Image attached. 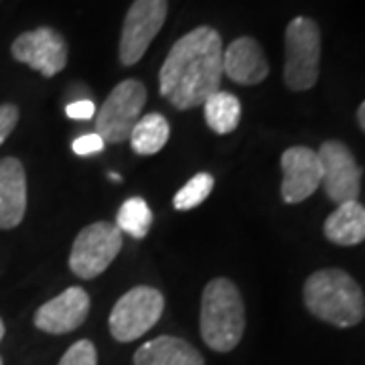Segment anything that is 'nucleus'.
<instances>
[{
  "instance_id": "1",
  "label": "nucleus",
  "mask_w": 365,
  "mask_h": 365,
  "mask_svg": "<svg viewBox=\"0 0 365 365\" xmlns=\"http://www.w3.org/2000/svg\"><path fill=\"white\" fill-rule=\"evenodd\" d=\"M223 76V43L211 26H197L173 45L160 67V96L177 110L205 104L220 91Z\"/></svg>"
},
{
  "instance_id": "22",
  "label": "nucleus",
  "mask_w": 365,
  "mask_h": 365,
  "mask_svg": "<svg viewBox=\"0 0 365 365\" xmlns=\"http://www.w3.org/2000/svg\"><path fill=\"white\" fill-rule=\"evenodd\" d=\"M104 140H102V136H98L96 132L93 134H83V136H79L73 140L71 144V148H73V153L79 155V157H91V155H98V153H102L104 150Z\"/></svg>"
},
{
  "instance_id": "2",
  "label": "nucleus",
  "mask_w": 365,
  "mask_h": 365,
  "mask_svg": "<svg viewBox=\"0 0 365 365\" xmlns=\"http://www.w3.org/2000/svg\"><path fill=\"white\" fill-rule=\"evenodd\" d=\"M302 297L307 309L329 325L349 329L364 321V290L339 268H325L311 274L304 282Z\"/></svg>"
},
{
  "instance_id": "9",
  "label": "nucleus",
  "mask_w": 365,
  "mask_h": 365,
  "mask_svg": "<svg viewBox=\"0 0 365 365\" xmlns=\"http://www.w3.org/2000/svg\"><path fill=\"white\" fill-rule=\"evenodd\" d=\"M321 163V185L333 203L357 201L361 191V167L353 153L339 140H327L317 150Z\"/></svg>"
},
{
  "instance_id": "8",
  "label": "nucleus",
  "mask_w": 365,
  "mask_h": 365,
  "mask_svg": "<svg viewBox=\"0 0 365 365\" xmlns=\"http://www.w3.org/2000/svg\"><path fill=\"white\" fill-rule=\"evenodd\" d=\"M169 13L167 0H134L124 19L120 37V61L122 66H136L148 49V45L163 29Z\"/></svg>"
},
{
  "instance_id": "21",
  "label": "nucleus",
  "mask_w": 365,
  "mask_h": 365,
  "mask_svg": "<svg viewBox=\"0 0 365 365\" xmlns=\"http://www.w3.org/2000/svg\"><path fill=\"white\" fill-rule=\"evenodd\" d=\"M59 365H98V351L96 345L88 339L73 343L61 357Z\"/></svg>"
},
{
  "instance_id": "17",
  "label": "nucleus",
  "mask_w": 365,
  "mask_h": 365,
  "mask_svg": "<svg viewBox=\"0 0 365 365\" xmlns=\"http://www.w3.org/2000/svg\"><path fill=\"white\" fill-rule=\"evenodd\" d=\"M170 128L167 118L163 114H146L140 116V120L136 122V126L132 128L130 134V144L134 148L136 155H143V157H150V155H157L158 150L169 143Z\"/></svg>"
},
{
  "instance_id": "4",
  "label": "nucleus",
  "mask_w": 365,
  "mask_h": 365,
  "mask_svg": "<svg viewBox=\"0 0 365 365\" xmlns=\"http://www.w3.org/2000/svg\"><path fill=\"white\" fill-rule=\"evenodd\" d=\"M287 61H284V83L288 90L307 91L319 79L321 63V31L309 16L292 19L284 33Z\"/></svg>"
},
{
  "instance_id": "18",
  "label": "nucleus",
  "mask_w": 365,
  "mask_h": 365,
  "mask_svg": "<svg viewBox=\"0 0 365 365\" xmlns=\"http://www.w3.org/2000/svg\"><path fill=\"white\" fill-rule=\"evenodd\" d=\"M205 110V122L215 134H227L234 132L242 118V106L240 100L230 91H215L209 96L203 104Z\"/></svg>"
},
{
  "instance_id": "25",
  "label": "nucleus",
  "mask_w": 365,
  "mask_h": 365,
  "mask_svg": "<svg viewBox=\"0 0 365 365\" xmlns=\"http://www.w3.org/2000/svg\"><path fill=\"white\" fill-rule=\"evenodd\" d=\"M357 122H359L361 130L365 132V102L359 106V110H357Z\"/></svg>"
},
{
  "instance_id": "11",
  "label": "nucleus",
  "mask_w": 365,
  "mask_h": 365,
  "mask_svg": "<svg viewBox=\"0 0 365 365\" xmlns=\"http://www.w3.org/2000/svg\"><path fill=\"white\" fill-rule=\"evenodd\" d=\"M282 165V187L280 193L284 203H300L304 199L313 195L314 191L321 187V163H319V155L317 150L309 148V146H292L287 148L284 155L280 158Z\"/></svg>"
},
{
  "instance_id": "24",
  "label": "nucleus",
  "mask_w": 365,
  "mask_h": 365,
  "mask_svg": "<svg viewBox=\"0 0 365 365\" xmlns=\"http://www.w3.org/2000/svg\"><path fill=\"white\" fill-rule=\"evenodd\" d=\"M67 118L71 120H90L96 116V104L91 100H78L66 108Z\"/></svg>"
},
{
  "instance_id": "16",
  "label": "nucleus",
  "mask_w": 365,
  "mask_h": 365,
  "mask_svg": "<svg viewBox=\"0 0 365 365\" xmlns=\"http://www.w3.org/2000/svg\"><path fill=\"white\" fill-rule=\"evenodd\" d=\"M325 235L337 246H357L365 242V207L359 201L341 203L327 217Z\"/></svg>"
},
{
  "instance_id": "19",
  "label": "nucleus",
  "mask_w": 365,
  "mask_h": 365,
  "mask_svg": "<svg viewBox=\"0 0 365 365\" xmlns=\"http://www.w3.org/2000/svg\"><path fill=\"white\" fill-rule=\"evenodd\" d=\"M150 223H153V211L143 197H130L118 209L116 227L136 240H143L148 234Z\"/></svg>"
},
{
  "instance_id": "12",
  "label": "nucleus",
  "mask_w": 365,
  "mask_h": 365,
  "mask_svg": "<svg viewBox=\"0 0 365 365\" xmlns=\"http://www.w3.org/2000/svg\"><path fill=\"white\" fill-rule=\"evenodd\" d=\"M88 313L90 294L83 288L71 287L41 307L35 313V327L51 335H63L83 325Z\"/></svg>"
},
{
  "instance_id": "7",
  "label": "nucleus",
  "mask_w": 365,
  "mask_h": 365,
  "mask_svg": "<svg viewBox=\"0 0 365 365\" xmlns=\"http://www.w3.org/2000/svg\"><path fill=\"white\" fill-rule=\"evenodd\" d=\"M122 250V232L114 223L98 222L83 227L69 254V268L79 278H98Z\"/></svg>"
},
{
  "instance_id": "15",
  "label": "nucleus",
  "mask_w": 365,
  "mask_h": 365,
  "mask_svg": "<svg viewBox=\"0 0 365 365\" xmlns=\"http://www.w3.org/2000/svg\"><path fill=\"white\" fill-rule=\"evenodd\" d=\"M134 365H203V357L191 343L160 335L134 353Z\"/></svg>"
},
{
  "instance_id": "13",
  "label": "nucleus",
  "mask_w": 365,
  "mask_h": 365,
  "mask_svg": "<svg viewBox=\"0 0 365 365\" xmlns=\"http://www.w3.org/2000/svg\"><path fill=\"white\" fill-rule=\"evenodd\" d=\"M223 73L240 86L262 83L270 73L268 59L260 43L252 37H240L223 49Z\"/></svg>"
},
{
  "instance_id": "20",
  "label": "nucleus",
  "mask_w": 365,
  "mask_h": 365,
  "mask_svg": "<svg viewBox=\"0 0 365 365\" xmlns=\"http://www.w3.org/2000/svg\"><path fill=\"white\" fill-rule=\"evenodd\" d=\"M213 182L215 181H213V177H211L209 173H199V175H195L191 181L182 187V189L177 191V195L173 197V205H175V209H179V211H189V209L201 205V203L209 197V193H211Z\"/></svg>"
},
{
  "instance_id": "23",
  "label": "nucleus",
  "mask_w": 365,
  "mask_h": 365,
  "mask_svg": "<svg viewBox=\"0 0 365 365\" xmlns=\"http://www.w3.org/2000/svg\"><path fill=\"white\" fill-rule=\"evenodd\" d=\"M16 122H19V108L14 104L0 106V146L11 136Z\"/></svg>"
},
{
  "instance_id": "14",
  "label": "nucleus",
  "mask_w": 365,
  "mask_h": 365,
  "mask_svg": "<svg viewBox=\"0 0 365 365\" xmlns=\"http://www.w3.org/2000/svg\"><path fill=\"white\" fill-rule=\"evenodd\" d=\"M26 211V175L21 160H0V230H13Z\"/></svg>"
},
{
  "instance_id": "27",
  "label": "nucleus",
  "mask_w": 365,
  "mask_h": 365,
  "mask_svg": "<svg viewBox=\"0 0 365 365\" xmlns=\"http://www.w3.org/2000/svg\"><path fill=\"white\" fill-rule=\"evenodd\" d=\"M0 365H2V357H0Z\"/></svg>"
},
{
  "instance_id": "5",
  "label": "nucleus",
  "mask_w": 365,
  "mask_h": 365,
  "mask_svg": "<svg viewBox=\"0 0 365 365\" xmlns=\"http://www.w3.org/2000/svg\"><path fill=\"white\" fill-rule=\"evenodd\" d=\"M146 104V88L138 79L118 83L96 114V134L104 143L122 144L130 138L132 128L140 120Z\"/></svg>"
},
{
  "instance_id": "10",
  "label": "nucleus",
  "mask_w": 365,
  "mask_h": 365,
  "mask_svg": "<svg viewBox=\"0 0 365 365\" xmlns=\"http://www.w3.org/2000/svg\"><path fill=\"white\" fill-rule=\"evenodd\" d=\"M11 53L16 61L39 71L45 78H53L66 69L69 49L61 33H57L51 26H39L35 31L19 35L11 47Z\"/></svg>"
},
{
  "instance_id": "3",
  "label": "nucleus",
  "mask_w": 365,
  "mask_h": 365,
  "mask_svg": "<svg viewBox=\"0 0 365 365\" xmlns=\"http://www.w3.org/2000/svg\"><path fill=\"white\" fill-rule=\"evenodd\" d=\"M246 329V309L232 280H211L201 299V337L213 351L227 353L237 347Z\"/></svg>"
},
{
  "instance_id": "6",
  "label": "nucleus",
  "mask_w": 365,
  "mask_h": 365,
  "mask_svg": "<svg viewBox=\"0 0 365 365\" xmlns=\"http://www.w3.org/2000/svg\"><path fill=\"white\" fill-rule=\"evenodd\" d=\"M165 311V297L157 288L136 287L118 300L110 313V333L120 343L143 337L157 325Z\"/></svg>"
},
{
  "instance_id": "26",
  "label": "nucleus",
  "mask_w": 365,
  "mask_h": 365,
  "mask_svg": "<svg viewBox=\"0 0 365 365\" xmlns=\"http://www.w3.org/2000/svg\"><path fill=\"white\" fill-rule=\"evenodd\" d=\"M4 337V323H2V319H0V341Z\"/></svg>"
}]
</instances>
